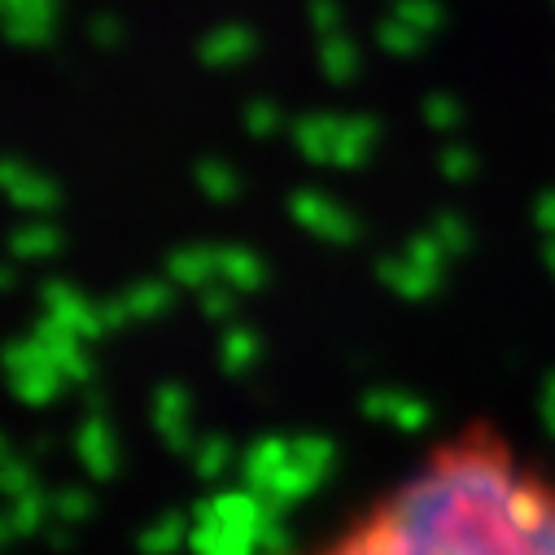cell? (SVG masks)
<instances>
[{
  "label": "cell",
  "instance_id": "cell-1",
  "mask_svg": "<svg viewBox=\"0 0 555 555\" xmlns=\"http://www.w3.org/2000/svg\"><path fill=\"white\" fill-rule=\"evenodd\" d=\"M324 555H555V490L490 442L442 451Z\"/></svg>",
  "mask_w": 555,
  "mask_h": 555
},
{
  "label": "cell",
  "instance_id": "cell-2",
  "mask_svg": "<svg viewBox=\"0 0 555 555\" xmlns=\"http://www.w3.org/2000/svg\"><path fill=\"white\" fill-rule=\"evenodd\" d=\"M5 363H10V380H14V393L23 398V402H53L57 398V389H62V367L53 363V354L44 350V341L40 337H27V341H14L10 346V354H5Z\"/></svg>",
  "mask_w": 555,
  "mask_h": 555
},
{
  "label": "cell",
  "instance_id": "cell-3",
  "mask_svg": "<svg viewBox=\"0 0 555 555\" xmlns=\"http://www.w3.org/2000/svg\"><path fill=\"white\" fill-rule=\"evenodd\" d=\"M289 215L307 228V232H315L320 241H328V245H350L354 236H359V223L350 219V210H341L337 202H328L324 193H294V202H289Z\"/></svg>",
  "mask_w": 555,
  "mask_h": 555
},
{
  "label": "cell",
  "instance_id": "cell-4",
  "mask_svg": "<svg viewBox=\"0 0 555 555\" xmlns=\"http://www.w3.org/2000/svg\"><path fill=\"white\" fill-rule=\"evenodd\" d=\"M40 298H44V320H53V324L70 328L75 337L92 341V337H101V333H105L101 307H92L88 298H79V294H75L66 281H49Z\"/></svg>",
  "mask_w": 555,
  "mask_h": 555
},
{
  "label": "cell",
  "instance_id": "cell-5",
  "mask_svg": "<svg viewBox=\"0 0 555 555\" xmlns=\"http://www.w3.org/2000/svg\"><path fill=\"white\" fill-rule=\"evenodd\" d=\"M0 184H5L10 202L18 210H27V215H49L57 206V184L49 176L23 167V163H5V171H0Z\"/></svg>",
  "mask_w": 555,
  "mask_h": 555
},
{
  "label": "cell",
  "instance_id": "cell-6",
  "mask_svg": "<svg viewBox=\"0 0 555 555\" xmlns=\"http://www.w3.org/2000/svg\"><path fill=\"white\" fill-rule=\"evenodd\" d=\"M376 275H380V281H385L398 298H411V302L434 298V294H438V285H442V271L411 262L406 254H402V258H385V262L376 267Z\"/></svg>",
  "mask_w": 555,
  "mask_h": 555
},
{
  "label": "cell",
  "instance_id": "cell-7",
  "mask_svg": "<svg viewBox=\"0 0 555 555\" xmlns=\"http://www.w3.org/2000/svg\"><path fill=\"white\" fill-rule=\"evenodd\" d=\"M363 411L372 415V421H389V425H398L406 434H421L429 425V406L421 398L398 393V389H372L363 398Z\"/></svg>",
  "mask_w": 555,
  "mask_h": 555
},
{
  "label": "cell",
  "instance_id": "cell-8",
  "mask_svg": "<svg viewBox=\"0 0 555 555\" xmlns=\"http://www.w3.org/2000/svg\"><path fill=\"white\" fill-rule=\"evenodd\" d=\"M36 337L44 341V350L53 354V363L62 367V376H66L70 385H83V380L92 376V363H88V354H83V337H75L70 328H62V324H53V320H40Z\"/></svg>",
  "mask_w": 555,
  "mask_h": 555
},
{
  "label": "cell",
  "instance_id": "cell-9",
  "mask_svg": "<svg viewBox=\"0 0 555 555\" xmlns=\"http://www.w3.org/2000/svg\"><path fill=\"white\" fill-rule=\"evenodd\" d=\"M189 546H193L197 555H249L258 542H254L249 533H241V529H232V525H223L219 516H210V512L197 507V525H193V533H189Z\"/></svg>",
  "mask_w": 555,
  "mask_h": 555
},
{
  "label": "cell",
  "instance_id": "cell-10",
  "mask_svg": "<svg viewBox=\"0 0 555 555\" xmlns=\"http://www.w3.org/2000/svg\"><path fill=\"white\" fill-rule=\"evenodd\" d=\"M167 275L171 285H184V289H206L219 281V249L210 245H189V249H176L171 262H167Z\"/></svg>",
  "mask_w": 555,
  "mask_h": 555
},
{
  "label": "cell",
  "instance_id": "cell-11",
  "mask_svg": "<svg viewBox=\"0 0 555 555\" xmlns=\"http://www.w3.org/2000/svg\"><path fill=\"white\" fill-rule=\"evenodd\" d=\"M337 135H341V118L337 114H307V118L294 122V145L311 163H333Z\"/></svg>",
  "mask_w": 555,
  "mask_h": 555
},
{
  "label": "cell",
  "instance_id": "cell-12",
  "mask_svg": "<svg viewBox=\"0 0 555 555\" xmlns=\"http://www.w3.org/2000/svg\"><path fill=\"white\" fill-rule=\"evenodd\" d=\"M154 425L163 429L167 447L189 451V389L184 385H163L154 398Z\"/></svg>",
  "mask_w": 555,
  "mask_h": 555
},
{
  "label": "cell",
  "instance_id": "cell-13",
  "mask_svg": "<svg viewBox=\"0 0 555 555\" xmlns=\"http://www.w3.org/2000/svg\"><path fill=\"white\" fill-rule=\"evenodd\" d=\"M289 460H294V442H281V438H262V442H254V447L245 451V460H241L249 490L267 494V486L275 481V473H281Z\"/></svg>",
  "mask_w": 555,
  "mask_h": 555
},
{
  "label": "cell",
  "instance_id": "cell-14",
  "mask_svg": "<svg viewBox=\"0 0 555 555\" xmlns=\"http://www.w3.org/2000/svg\"><path fill=\"white\" fill-rule=\"evenodd\" d=\"M10 36L18 44H49L53 36V0H5Z\"/></svg>",
  "mask_w": 555,
  "mask_h": 555
},
{
  "label": "cell",
  "instance_id": "cell-15",
  "mask_svg": "<svg viewBox=\"0 0 555 555\" xmlns=\"http://www.w3.org/2000/svg\"><path fill=\"white\" fill-rule=\"evenodd\" d=\"M254 49H258V40L249 27H215L202 40V62L215 70H228V66H241L245 57H254Z\"/></svg>",
  "mask_w": 555,
  "mask_h": 555
},
{
  "label": "cell",
  "instance_id": "cell-16",
  "mask_svg": "<svg viewBox=\"0 0 555 555\" xmlns=\"http://www.w3.org/2000/svg\"><path fill=\"white\" fill-rule=\"evenodd\" d=\"M219 281H228L236 294H254V289H262V281H267V267H262V258H258L254 249H245V245H223V249H219Z\"/></svg>",
  "mask_w": 555,
  "mask_h": 555
},
{
  "label": "cell",
  "instance_id": "cell-17",
  "mask_svg": "<svg viewBox=\"0 0 555 555\" xmlns=\"http://www.w3.org/2000/svg\"><path fill=\"white\" fill-rule=\"evenodd\" d=\"M376 145V118L367 114H350L341 118V135H337V150H333V167H363L367 154Z\"/></svg>",
  "mask_w": 555,
  "mask_h": 555
},
{
  "label": "cell",
  "instance_id": "cell-18",
  "mask_svg": "<svg viewBox=\"0 0 555 555\" xmlns=\"http://www.w3.org/2000/svg\"><path fill=\"white\" fill-rule=\"evenodd\" d=\"M79 460L88 464L92 477H109L114 473V460H118V447H114V434L101 415H88L83 429H79Z\"/></svg>",
  "mask_w": 555,
  "mask_h": 555
},
{
  "label": "cell",
  "instance_id": "cell-19",
  "mask_svg": "<svg viewBox=\"0 0 555 555\" xmlns=\"http://www.w3.org/2000/svg\"><path fill=\"white\" fill-rule=\"evenodd\" d=\"M10 249H14V258H53L62 249V232L53 223L36 219V223H23L10 236Z\"/></svg>",
  "mask_w": 555,
  "mask_h": 555
},
{
  "label": "cell",
  "instance_id": "cell-20",
  "mask_svg": "<svg viewBox=\"0 0 555 555\" xmlns=\"http://www.w3.org/2000/svg\"><path fill=\"white\" fill-rule=\"evenodd\" d=\"M320 66H324V75L333 79V83H350L354 79V70H359V49L337 31V36H324V44H320Z\"/></svg>",
  "mask_w": 555,
  "mask_h": 555
},
{
  "label": "cell",
  "instance_id": "cell-21",
  "mask_svg": "<svg viewBox=\"0 0 555 555\" xmlns=\"http://www.w3.org/2000/svg\"><path fill=\"white\" fill-rule=\"evenodd\" d=\"M258 333H249V328H228L223 333V346H219V363H223V372H232V376H241V372H249L254 363H258Z\"/></svg>",
  "mask_w": 555,
  "mask_h": 555
},
{
  "label": "cell",
  "instance_id": "cell-22",
  "mask_svg": "<svg viewBox=\"0 0 555 555\" xmlns=\"http://www.w3.org/2000/svg\"><path fill=\"white\" fill-rule=\"evenodd\" d=\"M320 486V473H311L307 464H298V460H289L281 473H275V481L267 486V499L271 503H294V499H302V494H311Z\"/></svg>",
  "mask_w": 555,
  "mask_h": 555
},
{
  "label": "cell",
  "instance_id": "cell-23",
  "mask_svg": "<svg viewBox=\"0 0 555 555\" xmlns=\"http://www.w3.org/2000/svg\"><path fill=\"white\" fill-rule=\"evenodd\" d=\"M122 302H127L131 320H158L171 307V285L167 281H145V285H135Z\"/></svg>",
  "mask_w": 555,
  "mask_h": 555
},
{
  "label": "cell",
  "instance_id": "cell-24",
  "mask_svg": "<svg viewBox=\"0 0 555 555\" xmlns=\"http://www.w3.org/2000/svg\"><path fill=\"white\" fill-rule=\"evenodd\" d=\"M425 31H415V27H406V23H398V18H389V23H380L376 27V44L385 49V53H393V57H415L425 49Z\"/></svg>",
  "mask_w": 555,
  "mask_h": 555
},
{
  "label": "cell",
  "instance_id": "cell-25",
  "mask_svg": "<svg viewBox=\"0 0 555 555\" xmlns=\"http://www.w3.org/2000/svg\"><path fill=\"white\" fill-rule=\"evenodd\" d=\"M197 189L210 197V202H232L241 193V180L228 163H202L197 167Z\"/></svg>",
  "mask_w": 555,
  "mask_h": 555
},
{
  "label": "cell",
  "instance_id": "cell-26",
  "mask_svg": "<svg viewBox=\"0 0 555 555\" xmlns=\"http://www.w3.org/2000/svg\"><path fill=\"white\" fill-rule=\"evenodd\" d=\"M393 18L415 27V31H425V36H434L442 27V5H438V0H398Z\"/></svg>",
  "mask_w": 555,
  "mask_h": 555
},
{
  "label": "cell",
  "instance_id": "cell-27",
  "mask_svg": "<svg viewBox=\"0 0 555 555\" xmlns=\"http://www.w3.org/2000/svg\"><path fill=\"white\" fill-rule=\"evenodd\" d=\"M281 122H285V114H281L275 101H249L245 105V131L258 135V141H267V135L281 131Z\"/></svg>",
  "mask_w": 555,
  "mask_h": 555
},
{
  "label": "cell",
  "instance_id": "cell-28",
  "mask_svg": "<svg viewBox=\"0 0 555 555\" xmlns=\"http://www.w3.org/2000/svg\"><path fill=\"white\" fill-rule=\"evenodd\" d=\"M425 122H429L434 131H455V127L464 122V105H460L455 96H447V92H434V96L425 101Z\"/></svg>",
  "mask_w": 555,
  "mask_h": 555
},
{
  "label": "cell",
  "instance_id": "cell-29",
  "mask_svg": "<svg viewBox=\"0 0 555 555\" xmlns=\"http://www.w3.org/2000/svg\"><path fill=\"white\" fill-rule=\"evenodd\" d=\"M429 232L447 245V254H451V258H455V254H464V249L473 245V228H468L460 215H438V223H434Z\"/></svg>",
  "mask_w": 555,
  "mask_h": 555
},
{
  "label": "cell",
  "instance_id": "cell-30",
  "mask_svg": "<svg viewBox=\"0 0 555 555\" xmlns=\"http://www.w3.org/2000/svg\"><path fill=\"white\" fill-rule=\"evenodd\" d=\"M294 460L324 477V473L333 468V442H328V438H298V442H294Z\"/></svg>",
  "mask_w": 555,
  "mask_h": 555
},
{
  "label": "cell",
  "instance_id": "cell-31",
  "mask_svg": "<svg viewBox=\"0 0 555 555\" xmlns=\"http://www.w3.org/2000/svg\"><path fill=\"white\" fill-rule=\"evenodd\" d=\"M406 258H411V262H421V267L442 271L451 254H447V245H442L434 232H425V236H411V241H406Z\"/></svg>",
  "mask_w": 555,
  "mask_h": 555
},
{
  "label": "cell",
  "instance_id": "cell-32",
  "mask_svg": "<svg viewBox=\"0 0 555 555\" xmlns=\"http://www.w3.org/2000/svg\"><path fill=\"white\" fill-rule=\"evenodd\" d=\"M438 167H442V176H447V180L464 184V180H473V176H477V154H473L468 145H447Z\"/></svg>",
  "mask_w": 555,
  "mask_h": 555
},
{
  "label": "cell",
  "instance_id": "cell-33",
  "mask_svg": "<svg viewBox=\"0 0 555 555\" xmlns=\"http://www.w3.org/2000/svg\"><path fill=\"white\" fill-rule=\"evenodd\" d=\"M232 311H236V289L228 281L202 289V315L206 320H232Z\"/></svg>",
  "mask_w": 555,
  "mask_h": 555
},
{
  "label": "cell",
  "instance_id": "cell-34",
  "mask_svg": "<svg viewBox=\"0 0 555 555\" xmlns=\"http://www.w3.org/2000/svg\"><path fill=\"white\" fill-rule=\"evenodd\" d=\"M180 538H184V520H180V516H167V520L154 525V533L141 538V546H145L150 555H167V551L180 546Z\"/></svg>",
  "mask_w": 555,
  "mask_h": 555
},
{
  "label": "cell",
  "instance_id": "cell-35",
  "mask_svg": "<svg viewBox=\"0 0 555 555\" xmlns=\"http://www.w3.org/2000/svg\"><path fill=\"white\" fill-rule=\"evenodd\" d=\"M228 455H232V451H228L223 438L202 442V447H197V473H202V477H219V473L228 468Z\"/></svg>",
  "mask_w": 555,
  "mask_h": 555
},
{
  "label": "cell",
  "instance_id": "cell-36",
  "mask_svg": "<svg viewBox=\"0 0 555 555\" xmlns=\"http://www.w3.org/2000/svg\"><path fill=\"white\" fill-rule=\"evenodd\" d=\"M311 27L320 36H337L341 31V5L337 0H311Z\"/></svg>",
  "mask_w": 555,
  "mask_h": 555
},
{
  "label": "cell",
  "instance_id": "cell-37",
  "mask_svg": "<svg viewBox=\"0 0 555 555\" xmlns=\"http://www.w3.org/2000/svg\"><path fill=\"white\" fill-rule=\"evenodd\" d=\"M36 520H40V499H36V494H23V499H18V507H14V516H10L14 533H27Z\"/></svg>",
  "mask_w": 555,
  "mask_h": 555
},
{
  "label": "cell",
  "instance_id": "cell-38",
  "mask_svg": "<svg viewBox=\"0 0 555 555\" xmlns=\"http://www.w3.org/2000/svg\"><path fill=\"white\" fill-rule=\"evenodd\" d=\"M5 490L14 494V499H23V494H31V477H27V468H23V460H5Z\"/></svg>",
  "mask_w": 555,
  "mask_h": 555
},
{
  "label": "cell",
  "instance_id": "cell-39",
  "mask_svg": "<svg viewBox=\"0 0 555 555\" xmlns=\"http://www.w3.org/2000/svg\"><path fill=\"white\" fill-rule=\"evenodd\" d=\"M92 40H96L101 49H114V44L122 40V27H118V18H96V23H92Z\"/></svg>",
  "mask_w": 555,
  "mask_h": 555
},
{
  "label": "cell",
  "instance_id": "cell-40",
  "mask_svg": "<svg viewBox=\"0 0 555 555\" xmlns=\"http://www.w3.org/2000/svg\"><path fill=\"white\" fill-rule=\"evenodd\" d=\"M57 512H62V516H83V512H88V494H83V490H66V494L57 499Z\"/></svg>",
  "mask_w": 555,
  "mask_h": 555
},
{
  "label": "cell",
  "instance_id": "cell-41",
  "mask_svg": "<svg viewBox=\"0 0 555 555\" xmlns=\"http://www.w3.org/2000/svg\"><path fill=\"white\" fill-rule=\"evenodd\" d=\"M101 320H105V328H122V324L131 320V311H127V302L118 298V302H105V307H101Z\"/></svg>",
  "mask_w": 555,
  "mask_h": 555
},
{
  "label": "cell",
  "instance_id": "cell-42",
  "mask_svg": "<svg viewBox=\"0 0 555 555\" xmlns=\"http://www.w3.org/2000/svg\"><path fill=\"white\" fill-rule=\"evenodd\" d=\"M538 223H542V228L555 236V193H546V197L538 202Z\"/></svg>",
  "mask_w": 555,
  "mask_h": 555
},
{
  "label": "cell",
  "instance_id": "cell-43",
  "mask_svg": "<svg viewBox=\"0 0 555 555\" xmlns=\"http://www.w3.org/2000/svg\"><path fill=\"white\" fill-rule=\"evenodd\" d=\"M542 421H546V429L555 434V393H546V398H542Z\"/></svg>",
  "mask_w": 555,
  "mask_h": 555
},
{
  "label": "cell",
  "instance_id": "cell-44",
  "mask_svg": "<svg viewBox=\"0 0 555 555\" xmlns=\"http://www.w3.org/2000/svg\"><path fill=\"white\" fill-rule=\"evenodd\" d=\"M18 285V275H14V267H5V271H0V289H14Z\"/></svg>",
  "mask_w": 555,
  "mask_h": 555
},
{
  "label": "cell",
  "instance_id": "cell-45",
  "mask_svg": "<svg viewBox=\"0 0 555 555\" xmlns=\"http://www.w3.org/2000/svg\"><path fill=\"white\" fill-rule=\"evenodd\" d=\"M546 262H551V271H555V236H551V245H546Z\"/></svg>",
  "mask_w": 555,
  "mask_h": 555
},
{
  "label": "cell",
  "instance_id": "cell-46",
  "mask_svg": "<svg viewBox=\"0 0 555 555\" xmlns=\"http://www.w3.org/2000/svg\"><path fill=\"white\" fill-rule=\"evenodd\" d=\"M546 393H555V376H551V389H546Z\"/></svg>",
  "mask_w": 555,
  "mask_h": 555
}]
</instances>
